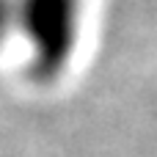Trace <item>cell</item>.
I'll use <instances>...</instances> for the list:
<instances>
[{
  "label": "cell",
  "instance_id": "cell-1",
  "mask_svg": "<svg viewBox=\"0 0 157 157\" xmlns=\"http://www.w3.org/2000/svg\"><path fill=\"white\" fill-rule=\"evenodd\" d=\"M83 0H17V25L30 44L28 72L36 83H52L66 69L80 30Z\"/></svg>",
  "mask_w": 157,
  "mask_h": 157
},
{
  "label": "cell",
  "instance_id": "cell-2",
  "mask_svg": "<svg viewBox=\"0 0 157 157\" xmlns=\"http://www.w3.org/2000/svg\"><path fill=\"white\" fill-rule=\"evenodd\" d=\"M17 25V0H0V39Z\"/></svg>",
  "mask_w": 157,
  "mask_h": 157
}]
</instances>
